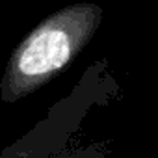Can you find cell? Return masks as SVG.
<instances>
[{
  "label": "cell",
  "mask_w": 158,
  "mask_h": 158,
  "mask_svg": "<svg viewBox=\"0 0 158 158\" xmlns=\"http://www.w3.org/2000/svg\"><path fill=\"white\" fill-rule=\"evenodd\" d=\"M102 21L97 4H71L39 23L13 50L0 89L6 104L37 91L58 76L91 41Z\"/></svg>",
  "instance_id": "cell-1"
}]
</instances>
